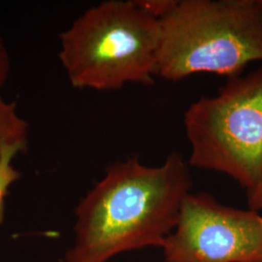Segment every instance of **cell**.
I'll use <instances>...</instances> for the list:
<instances>
[{"label":"cell","instance_id":"6da1fadb","mask_svg":"<svg viewBox=\"0 0 262 262\" xmlns=\"http://www.w3.org/2000/svg\"><path fill=\"white\" fill-rule=\"evenodd\" d=\"M187 160L173 151L159 166L117 161L75 208V241L64 262H107L146 247L162 248L190 193Z\"/></svg>","mask_w":262,"mask_h":262},{"label":"cell","instance_id":"5b68a950","mask_svg":"<svg viewBox=\"0 0 262 262\" xmlns=\"http://www.w3.org/2000/svg\"><path fill=\"white\" fill-rule=\"evenodd\" d=\"M162 249L165 262H262V215L190 192Z\"/></svg>","mask_w":262,"mask_h":262},{"label":"cell","instance_id":"8992f818","mask_svg":"<svg viewBox=\"0 0 262 262\" xmlns=\"http://www.w3.org/2000/svg\"><path fill=\"white\" fill-rule=\"evenodd\" d=\"M28 140L7 141L0 146V225L5 215V200L10 187L21 177L14 165L16 157L27 150Z\"/></svg>","mask_w":262,"mask_h":262},{"label":"cell","instance_id":"7a4b0ae2","mask_svg":"<svg viewBox=\"0 0 262 262\" xmlns=\"http://www.w3.org/2000/svg\"><path fill=\"white\" fill-rule=\"evenodd\" d=\"M160 34L159 18L138 0H107L85 10L59 34L58 59L76 89L150 85L158 77Z\"/></svg>","mask_w":262,"mask_h":262},{"label":"cell","instance_id":"ba28073f","mask_svg":"<svg viewBox=\"0 0 262 262\" xmlns=\"http://www.w3.org/2000/svg\"><path fill=\"white\" fill-rule=\"evenodd\" d=\"M10 67H11V63H10L9 52L0 30V97L2 96L1 95L2 88L4 86L9 76Z\"/></svg>","mask_w":262,"mask_h":262},{"label":"cell","instance_id":"9c48e42d","mask_svg":"<svg viewBox=\"0 0 262 262\" xmlns=\"http://www.w3.org/2000/svg\"><path fill=\"white\" fill-rule=\"evenodd\" d=\"M248 205L250 210L262 211V183L248 191Z\"/></svg>","mask_w":262,"mask_h":262},{"label":"cell","instance_id":"52a82bcc","mask_svg":"<svg viewBox=\"0 0 262 262\" xmlns=\"http://www.w3.org/2000/svg\"><path fill=\"white\" fill-rule=\"evenodd\" d=\"M28 122L18 112L17 104L0 97V146L12 140H28Z\"/></svg>","mask_w":262,"mask_h":262},{"label":"cell","instance_id":"3957f363","mask_svg":"<svg viewBox=\"0 0 262 262\" xmlns=\"http://www.w3.org/2000/svg\"><path fill=\"white\" fill-rule=\"evenodd\" d=\"M159 21L157 76L169 82L262 62V0H169Z\"/></svg>","mask_w":262,"mask_h":262},{"label":"cell","instance_id":"277c9868","mask_svg":"<svg viewBox=\"0 0 262 262\" xmlns=\"http://www.w3.org/2000/svg\"><path fill=\"white\" fill-rule=\"evenodd\" d=\"M189 166L223 173L247 191L262 183V66L227 79L184 113Z\"/></svg>","mask_w":262,"mask_h":262}]
</instances>
